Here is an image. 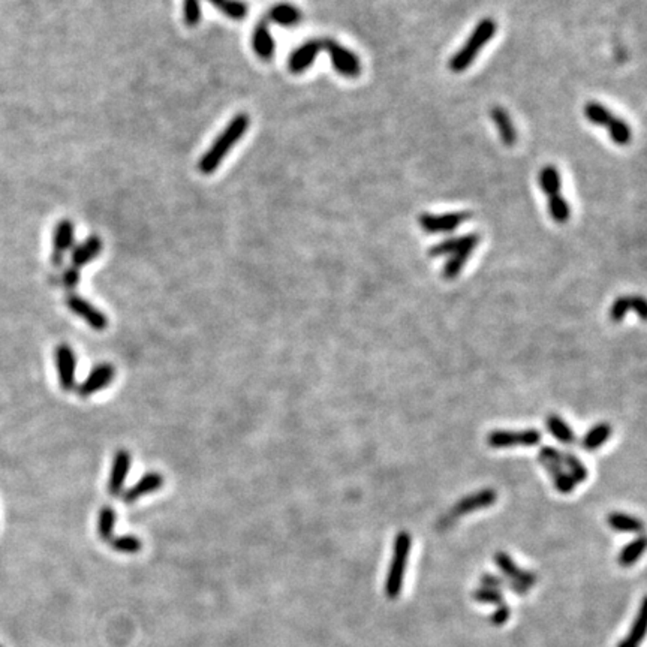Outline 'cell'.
I'll use <instances>...</instances> for the list:
<instances>
[{
	"label": "cell",
	"instance_id": "d590c367",
	"mask_svg": "<svg viewBox=\"0 0 647 647\" xmlns=\"http://www.w3.org/2000/svg\"><path fill=\"white\" fill-rule=\"evenodd\" d=\"M607 129H608V134H610L612 139L619 146H626L628 142L631 141V138H632V132H631L629 125L625 120L619 119V118H616L613 120V123L608 126Z\"/></svg>",
	"mask_w": 647,
	"mask_h": 647
},
{
	"label": "cell",
	"instance_id": "d6a6232c",
	"mask_svg": "<svg viewBox=\"0 0 647 647\" xmlns=\"http://www.w3.org/2000/svg\"><path fill=\"white\" fill-rule=\"evenodd\" d=\"M549 213L554 222L565 224L569 221L571 216V209H569L568 201L561 195H554L549 198Z\"/></svg>",
	"mask_w": 647,
	"mask_h": 647
},
{
	"label": "cell",
	"instance_id": "44dd1931",
	"mask_svg": "<svg viewBox=\"0 0 647 647\" xmlns=\"http://www.w3.org/2000/svg\"><path fill=\"white\" fill-rule=\"evenodd\" d=\"M607 523L616 532L624 534H639L643 532L644 523L637 517L624 514V513H612L607 515Z\"/></svg>",
	"mask_w": 647,
	"mask_h": 647
},
{
	"label": "cell",
	"instance_id": "30bf717a",
	"mask_svg": "<svg viewBox=\"0 0 647 647\" xmlns=\"http://www.w3.org/2000/svg\"><path fill=\"white\" fill-rule=\"evenodd\" d=\"M131 464H132V456L131 452L126 450H119L115 452L113 464H111V471H110V478H108V493L113 496H119L125 483L126 478L129 475V471H131Z\"/></svg>",
	"mask_w": 647,
	"mask_h": 647
},
{
	"label": "cell",
	"instance_id": "8d00e7d4",
	"mask_svg": "<svg viewBox=\"0 0 647 647\" xmlns=\"http://www.w3.org/2000/svg\"><path fill=\"white\" fill-rule=\"evenodd\" d=\"M472 598L476 602L481 604H490V605H500L503 604V593L498 589L493 588H478L474 593Z\"/></svg>",
	"mask_w": 647,
	"mask_h": 647
},
{
	"label": "cell",
	"instance_id": "6da1fadb",
	"mask_svg": "<svg viewBox=\"0 0 647 647\" xmlns=\"http://www.w3.org/2000/svg\"><path fill=\"white\" fill-rule=\"evenodd\" d=\"M251 119L248 114H237L234 119L229 122V125L224 129L222 134L219 135L212 147L207 150L202 158L200 159L198 168L202 174H212L214 173L219 165L222 164L227 154L234 149L237 142L244 137L246 131L249 129Z\"/></svg>",
	"mask_w": 647,
	"mask_h": 647
},
{
	"label": "cell",
	"instance_id": "603a6c76",
	"mask_svg": "<svg viewBox=\"0 0 647 647\" xmlns=\"http://www.w3.org/2000/svg\"><path fill=\"white\" fill-rule=\"evenodd\" d=\"M613 433L612 425L608 423H598L581 439V448L586 451H595L601 448Z\"/></svg>",
	"mask_w": 647,
	"mask_h": 647
},
{
	"label": "cell",
	"instance_id": "5b68a950",
	"mask_svg": "<svg viewBox=\"0 0 647 647\" xmlns=\"http://www.w3.org/2000/svg\"><path fill=\"white\" fill-rule=\"evenodd\" d=\"M542 441V435L537 429L525 430H493L487 435V444L491 448L537 447Z\"/></svg>",
	"mask_w": 647,
	"mask_h": 647
},
{
	"label": "cell",
	"instance_id": "2e32d148",
	"mask_svg": "<svg viewBox=\"0 0 647 647\" xmlns=\"http://www.w3.org/2000/svg\"><path fill=\"white\" fill-rule=\"evenodd\" d=\"M252 47L256 56L263 60L273 59L276 53V42L273 36L270 33L267 21H261L256 24V28L252 35Z\"/></svg>",
	"mask_w": 647,
	"mask_h": 647
},
{
	"label": "cell",
	"instance_id": "836d02e7",
	"mask_svg": "<svg viewBox=\"0 0 647 647\" xmlns=\"http://www.w3.org/2000/svg\"><path fill=\"white\" fill-rule=\"evenodd\" d=\"M115 526V511L111 507H103L98 517V534L101 539L111 541Z\"/></svg>",
	"mask_w": 647,
	"mask_h": 647
},
{
	"label": "cell",
	"instance_id": "83f0119b",
	"mask_svg": "<svg viewBox=\"0 0 647 647\" xmlns=\"http://www.w3.org/2000/svg\"><path fill=\"white\" fill-rule=\"evenodd\" d=\"M209 2L231 20L240 21L248 17L249 8L243 0H209Z\"/></svg>",
	"mask_w": 647,
	"mask_h": 647
},
{
	"label": "cell",
	"instance_id": "f35d334b",
	"mask_svg": "<svg viewBox=\"0 0 647 647\" xmlns=\"http://www.w3.org/2000/svg\"><path fill=\"white\" fill-rule=\"evenodd\" d=\"M631 310V297L629 295H622L617 297L614 303L610 307V312H608V316L613 322H620L622 321L628 312Z\"/></svg>",
	"mask_w": 647,
	"mask_h": 647
},
{
	"label": "cell",
	"instance_id": "ab89813d",
	"mask_svg": "<svg viewBox=\"0 0 647 647\" xmlns=\"http://www.w3.org/2000/svg\"><path fill=\"white\" fill-rule=\"evenodd\" d=\"M510 616H511V608L505 602H503V604L498 605L495 613L490 616V622H491V625H495V626H502V625H505L508 622Z\"/></svg>",
	"mask_w": 647,
	"mask_h": 647
},
{
	"label": "cell",
	"instance_id": "7a4b0ae2",
	"mask_svg": "<svg viewBox=\"0 0 647 647\" xmlns=\"http://www.w3.org/2000/svg\"><path fill=\"white\" fill-rule=\"evenodd\" d=\"M496 33V23L491 18H484L476 24V28L471 33L469 40L462 47L457 55H454L450 60V69L452 72H463L468 69L475 57L480 53L481 48L495 36Z\"/></svg>",
	"mask_w": 647,
	"mask_h": 647
},
{
	"label": "cell",
	"instance_id": "cb8c5ba5",
	"mask_svg": "<svg viewBox=\"0 0 647 647\" xmlns=\"http://www.w3.org/2000/svg\"><path fill=\"white\" fill-rule=\"evenodd\" d=\"M546 427H547L549 433L561 444L571 445L576 442L574 430L565 423V420H562V417L556 416V413H551V416L547 417Z\"/></svg>",
	"mask_w": 647,
	"mask_h": 647
},
{
	"label": "cell",
	"instance_id": "484cf974",
	"mask_svg": "<svg viewBox=\"0 0 647 647\" xmlns=\"http://www.w3.org/2000/svg\"><path fill=\"white\" fill-rule=\"evenodd\" d=\"M480 583L484 588H493V589H498V590L508 589L515 595H526L529 592V589H530V588H527V586H525L522 583H517V581H513V580H510L507 577L490 574V573H486V574L481 576Z\"/></svg>",
	"mask_w": 647,
	"mask_h": 647
},
{
	"label": "cell",
	"instance_id": "f1b7e54d",
	"mask_svg": "<svg viewBox=\"0 0 647 647\" xmlns=\"http://www.w3.org/2000/svg\"><path fill=\"white\" fill-rule=\"evenodd\" d=\"M539 185L549 198L554 197V195H559L561 188H562V180H561V174L558 171V168L553 165H547L542 168L539 173Z\"/></svg>",
	"mask_w": 647,
	"mask_h": 647
},
{
	"label": "cell",
	"instance_id": "7c38bea8",
	"mask_svg": "<svg viewBox=\"0 0 647 647\" xmlns=\"http://www.w3.org/2000/svg\"><path fill=\"white\" fill-rule=\"evenodd\" d=\"M495 563L499 568V571L503 574V577H507L513 581H517V583H522L527 588H532L538 581V577L535 573L522 569L513 561L511 556L505 551H498L495 554Z\"/></svg>",
	"mask_w": 647,
	"mask_h": 647
},
{
	"label": "cell",
	"instance_id": "52a82bcc",
	"mask_svg": "<svg viewBox=\"0 0 647 647\" xmlns=\"http://www.w3.org/2000/svg\"><path fill=\"white\" fill-rule=\"evenodd\" d=\"M496 499H498V493L493 488H484V490L476 491V493H472L469 496L460 499L450 511L448 519H451V522H454L462 515L471 514V513L480 511V510H486L493 505Z\"/></svg>",
	"mask_w": 647,
	"mask_h": 647
},
{
	"label": "cell",
	"instance_id": "e0dca14e",
	"mask_svg": "<svg viewBox=\"0 0 647 647\" xmlns=\"http://www.w3.org/2000/svg\"><path fill=\"white\" fill-rule=\"evenodd\" d=\"M102 252V240L98 236L88 237L84 240L81 244L76 246V248L72 251L71 255V261L72 267L80 268L87 265L88 263H92L93 260L101 255Z\"/></svg>",
	"mask_w": 647,
	"mask_h": 647
},
{
	"label": "cell",
	"instance_id": "f546056e",
	"mask_svg": "<svg viewBox=\"0 0 647 647\" xmlns=\"http://www.w3.org/2000/svg\"><path fill=\"white\" fill-rule=\"evenodd\" d=\"M644 550H646V538L641 535L634 541H631L629 544H626L622 550H620L619 558H617L619 565L624 568L632 566L641 558Z\"/></svg>",
	"mask_w": 647,
	"mask_h": 647
},
{
	"label": "cell",
	"instance_id": "7402d4cb",
	"mask_svg": "<svg viewBox=\"0 0 647 647\" xmlns=\"http://www.w3.org/2000/svg\"><path fill=\"white\" fill-rule=\"evenodd\" d=\"M480 240H481V237L478 234H475V232H472V234L460 236V237L447 239V240H444L441 243L435 244L433 248H430L429 255L432 258H439V256H444V255H452L454 252H457L459 249H462L463 246L474 243V241H480Z\"/></svg>",
	"mask_w": 647,
	"mask_h": 647
},
{
	"label": "cell",
	"instance_id": "e575fe53",
	"mask_svg": "<svg viewBox=\"0 0 647 647\" xmlns=\"http://www.w3.org/2000/svg\"><path fill=\"white\" fill-rule=\"evenodd\" d=\"M111 547L125 554H137L142 549V542L138 537L135 535H122V537H115L111 538Z\"/></svg>",
	"mask_w": 647,
	"mask_h": 647
},
{
	"label": "cell",
	"instance_id": "4dcf8cb0",
	"mask_svg": "<svg viewBox=\"0 0 647 647\" xmlns=\"http://www.w3.org/2000/svg\"><path fill=\"white\" fill-rule=\"evenodd\" d=\"M585 115H586V119L593 123V125H597V126H605L608 127L613 120L616 119V115L608 110L607 107H604L602 103L600 102H589L585 105Z\"/></svg>",
	"mask_w": 647,
	"mask_h": 647
},
{
	"label": "cell",
	"instance_id": "b9f144b4",
	"mask_svg": "<svg viewBox=\"0 0 647 647\" xmlns=\"http://www.w3.org/2000/svg\"><path fill=\"white\" fill-rule=\"evenodd\" d=\"M631 310H634L640 316V319H646V302L641 295L631 297Z\"/></svg>",
	"mask_w": 647,
	"mask_h": 647
},
{
	"label": "cell",
	"instance_id": "3957f363",
	"mask_svg": "<svg viewBox=\"0 0 647 647\" xmlns=\"http://www.w3.org/2000/svg\"><path fill=\"white\" fill-rule=\"evenodd\" d=\"M412 547V538L408 532H399L394 538L393 546V558L390 568H388V576L385 581V595L390 600H396L403 588V578L406 565L409 559V553Z\"/></svg>",
	"mask_w": 647,
	"mask_h": 647
},
{
	"label": "cell",
	"instance_id": "ac0fdd59",
	"mask_svg": "<svg viewBox=\"0 0 647 647\" xmlns=\"http://www.w3.org/2000/svg\"><path fill=\"white\" fill-rule=\"evenodd\" d=\"M490 115H491V120L495 122V125L498 127V132H499V137L503 144L508 147L514 146L517 141V131H515V127L513 125V120L510 118V114L507 113V110L502 107H493L490 111Z\"/></svg>",
	"mask_w": 647,
	"mask_h": 647
},
{
	"label": "cell",
	"instance_id": "277c9868",
	"mask_svg": "<svg viewBox=\"0 0 647 647\" xmlns=\"http://www.w3.org/2000/svg\"><path fill=\"white\" fill-rule=\"evenodd\" d=\"M322 50H326L330 55L333 68L346 79H357L361 74V63L357 55L336 40H331V38L322 40Z\"/></svg>",
	"mask_w": 647,
	"mask_h": 647
},
{
	"label": "cell",
	"instance_id": "4316f807",
	"mask_svg": "<svg viewBox=\"0 0 647 647\" xmlns=\"http://www.w3.org/2000/svg\"><path fill=\"white\" fill-rule=\"evenodd\" d=\"M542 466H544V469L550 474L553 484L559 493L568 495L577 487L574 478L565 471L563 464H542Z\"/></svg>",
	"mask_w": 647,
	"mask_h": 647
},
{
	"label": "cell",
	"instance_id": "d4e9b609",
	"mask_svg": "<svg viewBox=\"0 0 647 647\" xmlns=\"http://www.w3.org/2000/svg\"><path fill=\"white\" fill-rule=\"evenodd\" d=\"M646 634V600L641 602L637 617L634 619V624L628 632L626 639L619 643L617 647H640Z\"/></svg>",
	"mask_w": 647,
	"mask_h": 647
},
{
	"label": "cell",
	"instance_id": "ffe728a7",
	"mask_svg": "<svg viewBox=\"0 0 647 647\" xmlns=\"http://www.w3.org/2000/svg\"><path fill=\"white\" fill-rule=\"evenodd\" d=\"M478 243L480 241H474V243H469V244H466L463 246L462 249H459L457 252H454L452 255H450V260L447 261L444 270H442V276L448 280L451 279H456L459 275H460V271L463 270L466 261L469 260L474 249L478 246Z\"/></svg>",
	"mask_w": 647,
	"mask_h": 647
},
{
	"label": "cell",
	"instance_id": "74e56055",
	"mask_svg": "<svg viewBox=\"0 0 647 647\" xmlns=\"http://www.w3.org/2000/svg\"><path fill=\"white\" fill-rule=\"evenodd\" d=\"M183 18L189 28H195L201 20L200 0H183Z\"/></svg>",
	"mask_w": 647,
	"mask_h": 647
},
{
	"label": "cell",
	"instance_id": "4fadbf2b",
	"mask_svg": "<svg viewBox=\"0 0 647 647\" xmlns=\"http://www.w3.org/2000/svg\"><path fill=\"white\" fill-rule=\"evenodd\" d=\"M322 50V40H312L297 47L291 56L288 67L292 74H303L306 69L312 67L319 51Z\"/></svg>",
	"mask_w": 647,
	"mask_h": 647
},
{
	"label": "cell",
	"instance_id": "8992f818",
	"mask_svg": "<svg viewBox=\"0 0 647 647\" xmlns=\"http://www.w3.org/2000/svg\"><path fill=\"white\" fill-rule=\"evenodd\" d=\"M471 219V213L466 212H456V213H445V214H430L423 213L418 217V222L421 228L429 232V234H442V232H451L457 229L462 224Z\"/></svg>",
	"mask_w": 647,
	"mask_h": 647
},
{
	"label": "cell",
	"instance_id": "8fae6325",
	"mask_svg": "<svg viewBox=\"0 0 647 647\" xmlns=\"http://www.w3.org/2000/svg\"><path fill=\"white\" fill-rule=\"evenodd\" d=\"M115 374V369L110 363H102L98 365L92 369V372L88 373V377L79 385V394L81 397H90L95 393L103 390V388L108 387Z\"/></svg>",
	"mask_w": 647,
	"mask_h": 647
},
{
	"label": "cell",
	"instance_id": "d6986e66",
	"mask_svg": "<svg viewBox=\"0 0 647 647\" xmlns=\"http://www.w3.org/2000/svg\"><path fill=\"white\" fill-rule=\"evenodd\" d=\"M267 18L283 28H292L302 21L303 14L299 8L291 4H277L268 11Z\"/></svg>",
	"mask_w": 647,
	"mask_h": 647
},
{
	"label": "cell",
	"instance_id": "5bb4252c",
	"mask_svg": "<svg viewBox=\"0 0 647 647\" xmlns=\"http://www.w3.org/2000/svg\"><path fill=\"white\" fill-rule=\"evenodd\" d=\"M162 486L164 476L158 472H149L146 475H142L132 487H129L126 491H122V498L126 503H134L135 500L158 491Z\"/></svg>",
	"mask_w": 647,
	"mask_h": 647
},
{
	"label": "cell",
	"instance_id": "9c48e42d",
	"mask_svg": "<svg viewBox=\"0 0 647 647\" xmlns=\"http://www.w3.org/2000/svg\"><path fill=\"white\" fill-rule=\"evenodd\" d=\"M67 304L71 309V312L76 316L84 319L90 327L96 331H102L108 327V319L103 315L99 309H96L92 303H88L80 295H69L67 299Z\"/></svg>",
	"mask_w": 647,
	"mask_h": 647
},
{
	"label": "cell",
	"instance_id": "ba28073f",
	"mask_svg": "<svg viewBox=\"0 0 647 647\" xmlns=\"http://www.w3.org/2000/svg\"><path fill=\"white\" fill-rule=\"evenodd\" d=\"M55 360H56L57 377H59V384L62 387V390L71 391L75 387V374H76V357H75L74 349L67 343L59 345L56 348Z\"/></svg>",
	"mask_w": 647,
	"mask_h": 647
},
{
	"label": "cell",
	"instance_id": "1f68e13d",
	"mask_svg": "<svg viewBox=\"0 0 647 647\" xmlns=\"http://www.w3.org/2000/svg\"><path fill=\"white\" fill-rule=\"evenodd\" d=\"M562 462H563V468H565V471L574 478V481H576L577 484L585 483V481L588 480V476H589L588 468L583 464V462H581V460L574 454V452H571V451L562 452Z\"/></svg>",
	"mask_w": 647,
	"mask_h": 647
},
{
	"label": "cell",
	"instance_id": "9a60e30c",
	"mask_svg": "<svg viewBox=\"0 0 647 647\" xmlns=\"http://www.w3.org/2000/svg\"><path fill=\"white\" fill-rule=\"evenodd\" d=\"M74 236H75V228L74 224L68 219H63L56 227L55 231V240H53V260L55 265H60L63 263V256L67 253L74 244Z\"/></svg>",
	"mask_w": 647,
	"mask_h": 647
},
{
	"label": "cell",
	"instance_id": "60d3db41",
	"mask_svg": "<svg viewBox=\"0 0 647 647\" xmlns=\"http://www.w3.org/2000/svg\"><path fill=\"white\" fill-rule=\"evenodd\" d=\"M62 280H63L64 285H67L68 288H74L75 285L80 282V271H79V268H75V267L68 268V270L63 273Z\"/></svg>",
	"mask_w": 647,
	"mask_h": 647
}]
</instances>
